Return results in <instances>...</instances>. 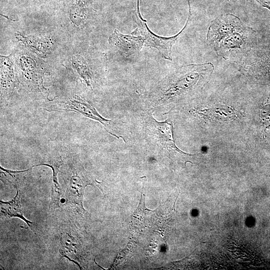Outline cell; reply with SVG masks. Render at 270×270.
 <instances>
[{
  "label": "cell",
  "instance_id": "obj_1",
  "mask_svg": "<svg viewBox=\"0 0 270 270\" xmlns=\"http://www.w3.org/2000/svg\"><path fill=\"white\" fill-rule=\"evenodd\" d=\"M254 32L237 16L221 14L211 22L206 42L224 60L238 59L245 57L252 50Z\"/></svg>",
  "mask_w": 270,
  "mask_h": 270
},
{
  "label": "cell",
  "instance_id": "obj_2",
  "mask_svg": "<svg viewBox=\"0 0 270 270\" xmlns=\"http://www.w3.org/2000/svg\"><path fill=\"white\" fill-rule=\"evenodd\" d=\"M189 7L188 14L186 24L181 30L176 34L164 37L152 32L148 28L146 20L141 15L140 10V0H137L136 6L134 12V20L137 28L132 33H139L144 41V46L155 48L165 59L172 60V51L173 45L183 32L185 30L190 20L192 13L190 0H188Z\"/></svg>",
  "mask_w": 270,
  "mask_h": 270
},
{
  "label": "cell",
  "instance_id": "obj_3",
  "mask_svg": "<svg viewBox=\"0 0 270 270\" xmlns=\"http://www.w3.org/2000/svg\"><path fill=\"white\" fill-rule=\"evenodd\" d=\"M109 42L126 57L138 54L144 46V40L140 36L124 34L117 29L110 36Z\"/></svg>",
  "mask_w": 270,
  "mask_h": 270
},
{
  "label": "cell",
  "instance_id": "obj_4",
  "mask_svg": "<svg viewBox=\"0 0 270 270\" xmlns=\"http://www.w3.org/2000/svg\"><path fill=\"white\" fill-rule=\"evenodd\" d=\"M148 122L152 130L158 138L163 147L169 151L170 150H176L180 153L187 154L182 152L177 148L174 138V128L170 120L160 122L156 121L151 115L148 117Z\"/></svg>",
  "mask_w": 270,
  "mask_h": 270
},
{
  "label": "cell",
  "instance_id": "obj_5",
  "mask_svg": "<svg viewBox=\"0 0 270 270\" xmlns=\"http://www.w3.org/2000/svg\"><path fill=\"white\" fill-rule=\"evenodd\" d=\"M57 110L76 112L86 117L100 122L104 126H106L111 122V120H106L102 117L90 104L80 98L68 100L64 103V106L58 108L55 110Z\"/></svg>",
  "mask_w": 270,
  "mask_h": 270
},
{
  "label": "cell",
  "instance_id": "obj_6",
  "mask_svg": "<svg viewBox=\"0 0 270 270\" xmlns=\"http://www.w3.org/2000/svg\"><path fill=\"white\" fill-rule=\"evenodd\" d=\"M88 184L89 182L78 174H74L70 180L66 198L80 212L84 210L82 206L84 191Z\"/></svg>",
  "mask_w": 270,
  "mask_h": 270
},
{
  "label": "cell",
  "instance_id": "obj_7",
  "mask_svg": "<svg viewBox=\"0 0 270 270\" xmlns=\"http://www.w3.org/2000/svg\"><path fill=\"white\" fill-rule=\"evenodd\" d=\"M0 205L1 214L2 216L8 218L18 217L26 222L27 224L30 226V224H32V222L27 220L23 216L18 190L16 194L12 200L6 202L1 200Z\"/></svg>",
  "mask_w": 270,
  "mask_h": 270
},
{
  "label": "cell",
  "instance_id": "obj_8",
  "mask_svg": "<svg viewBox=\"0 0 270 270\" xmlns=\"http://www.w3.org/2000/svg\"><path fill=\"white\" fill-rule=\"evenodd\" d=\"M62 164V160L60 159L54 160L49 164H42L36 166L44 165L52 168L53 172V184L54 186L52 192V200L50 206L54 208L58 206L60 198V188L58 182L57 174L59 170V168Z\"/></svg>",
  "mask_w": 270,
  "mask_h": 270
},
{
  "label": "cell",
  "instance_id": "obj_9",
  "mask_svg": "<svg viewBox=\"0 0 270 270\" xmlns=\"http://www.w3.org/2000/svg\"><path fill=\"white\" fill-rule=\"evenodd\" d=\"M262 116L264 120L270 122V104H268L263 108Z\"/></svg>",
  "mask_w": 270,
  "mask_h": 270
},
{
  "label": "cell",
  "instance_id": "obj_10",
  "mask_svg": "<svg viewBox=\"0 0 270 270\" xmlns=\"http://www.w3.org/2000/svg\"><path fill=\"white\" fill-rule=\"evenodd\" d=\"M262 6L270 10V0H255Z\"/></svg>",
  "mask_w": 270,
  "mask_h": 270
}]
</instances>
